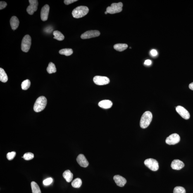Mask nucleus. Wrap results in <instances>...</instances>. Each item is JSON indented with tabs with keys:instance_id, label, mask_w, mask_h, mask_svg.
Listing matches in <instances>:
<instances>
[{
	"instance_id": "f257e3e1",
	"label": "nucleus",
	"mask_w": 193,
	"mask_h": 193,
	"mask_svg": "<svg viewBox=\"0 0 193 193\" xmlns=\"http://www.w3.org/2000/svg\"><path fill=\"white\" fill-rule=\"evenodd\" d=\"M47 99L44 96H41L36 100L34 104L33 109L36 112H39L43 111L46 108L47 104Z\"/></svg>"
},
{
	"instance_id": "f03ea898",
	"label": "nucleus",
	"mask_w": 193,
	"mask_h": 193,
	"mask_svg": "<svg viewBox=\"0 0 193 193\" xmlns=\"http://www.w3.org/2000/svg\"><path fill=\"white\" fill-rule=\"evenodd\" d=\"M152 119V115L150 112L147 111L145 112L141 117L140 126L141 128H146L149 126Z\"/></svg>"
},
{
	"instance_id": "7ed1b4c3",
	"label": "nucleus",
	"mask_w": 193,
	"mask_h": 193,
	"mask_svg": "<svg viewBox=\"0 0 193 193\" xmlns=\"http://www.w3.org/2000/svg\"><path fill=\"white\" fill-rule=\"evenodd\" d=\"M89 12V9L87 7L81 6L75 8L72 11V15L74 18H79L85 16Z\"/></svg>"
},
{
	"instance_id": "20e7f679",
	"label": "nucleus",
	"mask_w": 193,
	"mask_h": 193,
	"mask_svg": "<svg viewBox=\"0 0 193 193\" xmlns=\"http://www.w3.org/2000/svg\"><path fill=\"white\" fill-rule=\"evenodd\" d=\"M123 6V4L121 2L113 3L111 6L107 8L106 11L111 14L120 13L122 11Z\"/></svg>"
},
{
	"instance_id": "39448f33",
	"label": "nucleus",
	"mask_w": 193,
	"mask_h": 193,
	"mask_svg": "<svg viewBox=\"0 0 193 193\" xmlns=\"http://www.w3.org/2000/svg\"><path fill=\"white\" fill-rule=\"evenodd\" d=\"M31 45V38L30 36H25L22 39L21 44V49L25 52H28Z\"/></svg>"
},
{
	"instance_id": "423d86ee",
	"label": "nucleus",
	"mask_w": 193,
	"mask_h": 193,
	"mask_svg": "<svg viewBox=\"0 0 193 193\" xmlns=\"http://www.w3.org/2000/svg\"><path fill=\"white\" fill-rule=\"evenodd\" d=\"M144 165L152 171H156L159 168L158 162L153 158H149L145 160Z\"/></svg>"
},
{
	"instance_id": "0eeeda50",
	"label": "nucleus",
	"mask_w": 193,
	"mask_h": 193,
	"mask_svg": "<svg viewBox=\"0 0 193 193\" xmlns=\"http://www.w3.org/2000/svg\"><path fill=\"white\" fill-rule=\"evenodd\" d=\"M93 81L96 85L99 86L106 85L110 82V79L108 77L99 75L95 76Z\"/></svg>"
},
{
	"instance_id": "6e6552de",
	"label": "nucleus",
	"mask_w": 193,
	"mask_h": 193,
	"mask_svg": "<svg viewBox=\"0 0 193 193\" xmlns=\"http://www.w3.org/2000/svg\"><path fill=\"white\" fill-rule=\"evenodd\" d=\"M180 141V137L178 134H173L167 138L166 143L169 145H174L177 144Z\"/></svg>"
},
{
	"instance_id": "1a4fd4ad",
	"label": "nucleus",
	"mask_w": 193,
	"mask_h": 193,
	"mask_svg": "<svg viewBox=\"0 0 193 193\" xmlns=\"http://www.w3.org/2000/svg\"><path fill=\"white\" fill-rule=\"evenodd\" d=\"M100 35V33L97 30H91L84 33L81 36L82 39H87L98 37Z\"/></svg>"
},
{
	"instance_id": "9d476101",
	"label": "nucleus",
	"mask_w": 193,
	"mask_h": 193,
	"mask_svg": "<svg viewBox=\"0 0 193 193\" xmlns=\"http://www.w3.org/2000/svg\"><path fill=\"white\" fill-rule=\"evenodd\" d=\"M29 1L30 5L28 7L27 11L29 15H32L37 11L38 3L37 0H30Z\"/></svg>"
},
{
	"instance_id": "9b49d317",
	"label": "nucleus",
	"mask_w": 193,
	"mask_h": 193,
	"mask_svg": "<svg viewBox=\"0 0 193 193\" xmlns=\"http://www.w3.org/2000/svg\"><path fill=\"white\" fill-rule=\"evenodd\" d=\"M176 111L182 118L185 120H188L190 118L189 112L185 108L179 106L176 107Z\"/></svg>"
},
{
	"instance_id": "f8f14e48",
	"label": "nucleus",
	"mask_w": 193,
	"mask_h": 193,
	"mask_svg": "<svg viewBox=\"0 0 193 193\" xmlns=\"http://www.w3.org/2000/svg\"><path fill=\"white\" fill-rule=\"evenodd\" d=\"M49 5L46 4L41 9V20L43 21H46L48 20V15L49 11Z\"/></svg>"
},
{
	"instance_id": "ddd939ff",
	"label": "nucleus",
	"mask_w": 193,
	"mask_h": 193,
	"mask_svg": "<svg viewBox=\"0 0 193 193\" xmlns=\"http://www.w3.org/2000/svg\"><path fill=\"white\" fill-rule=\"evenodd\" d=\"M77 161L81 166L86 168L89 166V162L83 155H79L77 158Z\"/></svg>"
},
{
	"instance_id": "4468645a",
	"label": "nucleus",
	"mask_w": 193,
	"mask_h": 193,
	"mask_svg": "<svg viewBox=\"0 0 193 193\" xmlns=\"http://www.w3.org/2000/svg\"><path fill=\"white\" fill-rule=\"evenodd\" d=\"M113 179L114 180L115 183L118 186L120 187H123L126 183L127 181L126 179L121 176L117 175L113 177Z\"/></svg>"
},
{
	"instance_id": "2eb2a0df",
	"label": "nucleus",
	"mask_w": 193,
	"mask_h": 193,
	"mask_svg": "<svg viewBox=\"0 0 193 193\" xmlns=\"http://www.w3.org/2000/svg\"><path fill=\"white\" fill-rule=\"evenodd\" d=\"M185 166L183 162L179 160H175L172 162L171 167L173 169L180 170Z\"/></svg>"
},
{
	"instance_id": "dca6fc26",
	"label": "nucleus",
	"mask_w": 193,
	"mask_h": 193,
	"mask_svg": "<svg viewBox=\"0 0 193 193\" xmlns=\"http://www.w3.org/2000/svg\"><path fill=\"white\" fill-rule=\"evenodd\" d=\"M98 104L100 107L103 109H107L112 107L113 103L111 101L104 100L100 102Z\"/></svg>"
},
{
	"instance_id": "f3484780",
	"label": "nucleus",
	"mask_w": 193,
	"mask_h": 193,
	"mask_svg": "<svg viewBox=\"0 0 193 193\" xmlns=\"http://www.w3.org/2000/svg\"><path fill=\"white\" fill-rule=\"evenodd\" d=\"M10 25L13 30H16L18 28L20 24L18 19L16 16H13L10 20Z\"/></svg>"
},
{
	"instance_id": "a211bd4d",
	"label": "nucleus",
	"mask_w": 193,
	"mask_h": 193,
	"mask_svg": "<svg viewBox=\"0 0 193 193\" xmlns=\"http://www.w3.org/2000/svg\"><path fill=\"white\" fill-rule=\"evenodd\" d=\"M63 176L68 182H71L73 178V173L69 170H66L64 172Z\"/></svg>"
},
{
	"instance_id": "6ab92c4d",
	"label": "nucleus",
	"mask_w": 193,
	"mask_h": 193,
	"mask_svg": "<svg viewBox=\"0 0 193 193\" xmlns=\"http://www.w3.org/2000/svg\"><path fill=\"white\" fill-rule=\"evenodd\" d=\"M8 80V76L5 70L2 68H0V81L1 82L6 83Z\"/></svg>"
},
{
	"instance_id": "aec40b11",
	"label": "nucleus",
	"mask_w": 193,
	"mask_h": 193,
	"mask_svg": "<svg viewBox=\"0 0 193 193\" xmlns=\"http://www.w3.org/2000/svg\"><path fill=\"white\" fill-rule=\"evenodd\" d=\"M128 46L126 44H117L114 46V48L116 51L122 52L126 49Z\"/></svg>"
},
{
	"instance_id": "412c9836",
	"label": "nucleus",
	"mask_w": 193,
	"mask_h": 193,
	"mask_svg": "<svg viewBox=\"0 0 193 193\" xmlns=\"http://www.w3.org/2000/svg\"><path fill=\"white\" fill-rule=\"evenodd\" d=\"M53 35L54 36V39L59 41H62L65 39V36L61 33L59 31H54L53 33Z\"/></svg>"
},
{
	"instance_id": "4be33fe9",
	"label": "nucleus",
	"mask_w": 193,
	"mask_h": 193,
	"mask_svg": "<svg viewBox=\"0 0 193 193\" xmlns=\"http://www.w3.org/2000/svg\"><path fill=\"white\" fill-rule=\"evenodd\" d=\"M33 193H41V189L36 183L33 181L31 183Z\"/></svg>"
},
{
	"instance_id": "5701e85b",
	"label": "nucleus",
	"mask_w": 193,
	"mask_h": 193,
	"mask_svg": "<svg viewBox=\"0 0 193 193\" xmlns=\"http://www.w3.org/2000/svg\"><path fill=\"white\" fill-rule=\"evenodd\" d=\"M59 53L60 54L65 55V56H68L73 54V51L70 48H65V49L60 50Z\"/></svg>"
},
{
	"instance_id": "b1692460",
	"label": "nucleus",
	"mask_w": 193,
	"mask_h": 193,
	"mask_svg": "<svg viewBox=\"0 0 193 193\" xmlns=\"http://www.w3.org/2000/svg\"><path fill=\"white\" fill-rule=\"evenodd\" d=\"M46 70L49 74H52L56 73L57 69L56 66L54 63L52 62L49 63L47 67Z\"/></svg>"
},
{
	"instance_id": "393cba45",
	"label": "nucleus",
	"mask_w": 193,
	"mask_h": 193,
	"mask_svg": "<svg viewBox=\"0 0 193 193\" xmlns=\"http://www.w3.org/2000/svg\"><path fill=\"white\" fill-rule=\"evenodd\" d=\"M82 181L80 178H77L74 180L72 183V187L75 188H79L82 185Z\"/></svg>"
},
{
	"instance_id": "a878e982",
	"label": "nucleus",
	"mask_w": 193,
	"mask_h": 193,
	"mask_svg": "<svg viewBox=\"0 0 193 193\" xmlns=\"http://www.w3.org/2000/svg\"><path fill=\"white\" fill-rule=\"evenodd\" d=\"M30 82L29 80H26L23 81L21 84L22 89L23 90H26L30 87Z\"/></svg>"
},
{
	"instance_id": "bb28decb",
	"label": "nucleus",
	"mask_w": 193,
	"mask_h": 193,
	"mask_svg": "<svg viewBox=\"0 0 193 193\" xmlns=\"http://www.w3.org/2000/svg\"><path fill=\"white\" fill-rule=\"evenodd\" d=\"M173 193H186V190L183 187L177 186L174 189Z\"/></svg>"
},
{
	"instance_id": "cd10ccee",
	"label": "nucleus",
	"mask_w": 193,
	"mask_h": 193,
	"mask_svg": "<svg viewBox=\"0 0 193 193\" xmlns=\"http://www.w3.org/2000/svg\"><path fill=\"white\" fill-rule=\"evenodd\" d=\"M34 155L33 153L31 152H28L25 153L23 156V158L25 160H30L33 159Z\"/></svg>"
},
{
	"instance_id": "c85d7f7f",
	"label": "nucleus",
	"mask_w": 193,
	"mask_h": 193,
	"mask_svg": "<svg viewBox=\"0 0 193 193\" xmlns=\"http://www.w3.org/2000/svg\"><path fill=\"white\" fill-rule=\"evenodd\" d=\"M16 152L15 151L12 152H9L7 154V158L9 160H12L16 156Z\"/></svg>"
},
{
	"instance_id": "c756f323",
	"label": "nucleus",
	"mask_w": 193,
	"mask_h": 193,
	"mask_svg": "<svg viewBox=\"0 0 193 193\" xmlns=\"http://www.w3.org/2000/svg\"><path fill=\"white\" fill-rule=\"evenodd\" d=\"M53 179L52 178H48L45 180L43 181V184L45 186H48L50 185L53 182Z\"/></svg>"
},
{
	"instance_id": "7c9ffc66",
	"label": "nucleus",
	"mask_w": 193,
	"mask_h": 193,
	"mask_svg": "<svg viewBox=\"0 0 193 193\" xmlns=\"http://www.w3.org/2000/svg\"><path fill=\"white\" fill-rule=\"evenodd\" d=\"M7 5V4L5 1H1L0 2V9L1 10L5 8L6 7Z\"/></svg>"
},
{
	"instance_id": "2f4dec72",
	"label": "nucleus",
	"mask_w": 193,
	"mask_h": 193,
	"mask_svg": "<svg viewBox=\"0 0 193 193\" xmlns=\"http://www.w3.org/2000/svg\"><path fill=\"white\" fill-rule=\"evenodd\" d=\"M77 1V0H65L64 3L65 4L68 5Z\"/></svg>"
},
{
	"instance_id": "473e14b6",
	"label": "nucleus",
	"mask_w": 193,
	"mask_h": 193,
	"mask_svg": "<svg viewBox=\"0 0 193 193\" xmlns=\"http://www.w3.org/2000/svg\"><path fill=\"white\" fill-rule=\"evenodd\" d=\"M52 30L53 28L51 27H47L45 29V31L46 33H51V32H52Z\"/></svg>"
},
{
	"instance_id": "72a5a7b5",
	"label": "nucleus",
	"mask_w": 193,
	"mask_h": 193,
	"mask_svg": "<svg viewBox=\"0 0 193 193\" xmlns=\"http://www.w3.org/2000/svg\"><path fill=\"white\" fill-rule=\"evenodd\" d=\"M151 54L153 56H156L158 54L157 51L155 49H152L150 52Z\"/></svg>"
},
{
	"instance_id": "f704fd0d",
	"label": "nucleus",
	"mask_w": 193,
	"mask_h": 193,
	"mask_svg": "<svg viewBox=\"0 0 193 193\" xmlns=\"http://www.w3.org/2000/svg\"><path fill=\"white\" fill-rule=\"evenodd\" d=\"M144 65H150L152 64V61L150 60L147 59L145 61Z\"/></svg>"
},
{
	"instance_id": "c9c22d12",
	"label": "nucleus",
	"mask_w": 193,
	"mask_h": 193,
	"mask_svg": "<svg viewBox=\"0 0 193 193\" xmlns=\"http://www.w3.org/2000/svg\"><path fill=\"white\" fill-rule=\"evenodd\" d=\"M189 87L191 90H193V82L189 84Z\"/></svg>"
},
{
	"instance_id": "e433bc0d",
	"label": "nucleus",
	"mask_w": 193,
	"mask_h": 193,
	"mask_svg": "<svg viewBox=\"0 0 193 193\" xmlns=\"http://www.w3.org/2000/svg\"><path fill=\"white\" fill-rule=\"evenodd\" d=\"M108 13H107V12L106 11V12H105V14L107 15V14H108Z\"/></svg>"
}]
</instances>
